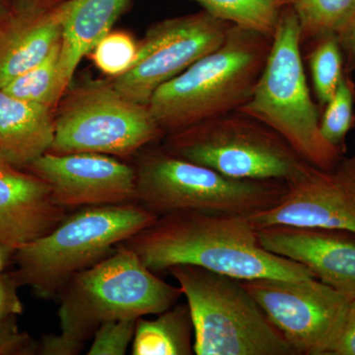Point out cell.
<instances>
[{
  "label": "cell",
  "instance_id": "cell-1",
  "mask_svg": "<svg viewBox=\"0 0 355 355\" xmlns=\"http://www.w3.org/2000/svg\"><path fill=\"white\" fill-rule=\"evenodd\" d=\"M121 244L153 272L191 265L240 280L316 277L305 266L261 246L248 216L176 212L158 217Z\"/></svg>",
  "mask_w": 355,
  "mask_h": 355
},
{
  "label": "cell",
  "instance_id": "cell-2",
  "mask_svg": "<svg viewBox=\"0 0 355 355\" xmlns=\"http://www.w3.org/2000/svg\"><path fill=\"white\" fill-rule=\"evenodd\" d=\"M272 42L261 33L233 25L218 49L154 92L148 108L159 127L170 135L244 106Z\"/></svg>",
  "mask_w": 355,
  "mask_h": 355
},
{
  "label": "cell",
  "instance_id": "cell-3",
  "mask_svg": "<svg viewBox=\"0 0 355 355\" xmlns=\"http://www.w3.org/2000/svg\"><path fill=\"white\" fill-rule=\"evenodd\" d=\"M157 218L137 202L81 207L51 232L16 250V270L9 277L37 297H58L70 277L107 258Z\"/></svg>",
  "mask_w": 355,
  "mask_h": 355
},
{
  "label": "cell",
  "instance_id": "cell-4",
  "mask_svg": "<svg viewBox=\"0 0 355 355\" xmlns=\"http://www.w3.org/2000/svg\"><path fill=\"white\" fill-rule=\"evenodd\" d=\"M182 296L181 287L159 279L121 243L107 258L70 277L58 294L60 335L81 352L103 323L161 314Z\"/></svg>",
  "mask_w": 355,
  "mask_h": 355
},
{
  "label": "cell",
  "instance_id": "cell-5",
  "mask_svg": "<svg viewBox=\"0 0 355 355\" xmlns=\"http://www.w3.org/2000/svg\"><path fill=\"white\" fill-rule=\"evenodd\" d=\"M301 50L297 18L289 3L280 15L253 94L239 111L272 128L309 164L331 170L345 153L322 135Z\"/></svg>",
  "mask_w": 355,
  "mask_h": 355
},
{
  "label": "cell",
  "instance_id": "cell-6",
  "mask_svg": "<svg viewBox=\"0 0 355 355\" xmlns=\"http://www.w3.org/2000/svg\"><path fill=\"white\" fill-rule=\"evenodd\" d=\"M168 272L190 308L193 354L297 355L241 280L197 266H174Z\"/></svg>",
  "mask_w": 355,
  "mask_h": 355
},
{
  "label": "cell",
  "instance_id": "cell-7",
  "mask_svg": "<svg viewBox=\"0 0 355 355\" xmlns=\"http://www.w3.org/2000/svg\"><path fill=\"white\" fill-rule=\"evenodd\" d=\"M137 202L156 216L200 211L253 216L275 207L287 184L277 180H235L175 155L164 147L140 157Z\"/></svg>",
  "mask_w": 355,
  "mask_h": 355
},
{
  "label": "cell",
  "instance_id": "cell-8",
  "mask_svg": "<svg viewBox=\"0 0 355 355\" xmlns=\"http://www.w3.org/2000/svg\"><path fill=\"white\" fill-rule=\"evenodd\" d=\"M164 148L235 180L287 184L309 164L282 135L239 110L167 135Z\"/></svg>",
  "mask_w": 355,
  "mask_h": 355
},
{
  "label": "cell",
  "instance_id": "cell-9",
  "mask_svg": "<svg viewBox=\"0 0 355 355\" xmlns=\"http://www.w3.org/2000/svg\"><path fill=\"white\" fill-rule=\"evenodd\" d=\"M147 105L123 97L113 86L79 91L55 118L49 153L128 156L164 137Z\"/></svg>",
  "mask_w": 355,
  "mask_h": 355
},
{
  "label": "cell",
  "instance_id": "cell-10",
  "mask_svg": "<svg viewBox=\"0 0 355 355\" xmlns=\"http://www.w3.org/2000/svg\"><path fill=\"white\" fill-rule=\"evenodd\" d=\"M297 355H327L352 296L321 280H241Z\"/></svg>",
  "mask_w": 355,
  "mask_h": 355
},
{
  "label": "cell",
  "instance_id": "cell-11",
  "mask_svg": "<svg viewBox=\"0 0 355 355\" xmlns=\"http://www.w3.org/2000/svg\"><path fill=\"white\" fill-rule=\"evenodd\" d=\"M232 26L205 10L161 21L139 44L132 69L112 86L123 97L148 106L160 86L218 49Z\"/></svg>",
  "mask_w": 355,
  "mask_h": 355
},
{
  "label": "cell",
  "instance_id": "cell-12",
  "mask_svg": "<svg viewBox=\"0 0 355 355\" xmlns=\"http://www.w3.org/2000/svg\"><path fill=\"white\" fill-rule=\"evenodd\" d=\"M286 184L277 205L249 217L254 227L284 225L355 233V151L331 170L308 164Z\"/></svg>",
  "mask_w": 355,
  "mask_h": 355
},
{
  "label": "cell",
  "instance_id": "cell-13",
  "mask_svg": "<svg viewBox=\"0 0 355 355\" xmlns=\"http://www.w3.org/2000/svg\"><path fill=\"white\" fill-rule=\"evenodd\" d=\"M25 169L44 180L65 209L137 202L135 167L111 155L46 153Z\"/></svg>",
  "mask_w": 355,
  "mask_h": 355
},
{
  "label": "cell",
  "instance_id": "cell-14",
  "mask_svg": "<svg viewBox=\"0 0 355 355\" xmlns=\"http://www.w3.org/2000/svg\"><path fill=\"white\" fill-rule=\"evenodd\" d=\"M257 233L270 253L305 266L324 284L355 298V233L284 225Z\"/></svg>",
  "mask_w": 355,
  "mask_h": 355
},
{
  "label": "cell",
  "instance_id": "cell-15",
  "mask_svg": "<svg viewBox=\"0 0 355 355\" xmlns=\"http://www.w3.org/2000/svg\"><path fill=\"white\" fill-rule=\"evenodd\" d=\"M67 216L44 180L0 162V245L16 251L51 232Z\"/></svg>",
  "mask_w": 355,
  "mask_h": 355
},
{
  "label": "cell",
  "instance_id": "cell-16",
  "mask_svg": "<svg viewBox=\"0 0 355 355\" xmlns=\"http://www.w3.org/2000/svg\"><path fill=\"white\" fill-rule=\"evenodd\" d=\"M67 1L51 8L26 7L0 22V88L38 65L62 41Z\"/></svg>",
  "mask_w": 355,
  "mask_h": 355
},
{
  "label": "cell",
  "instance_id": "cell-17",
  "mask_svg": "<svg viewBox=\"0 0 355 355\" xmlns=\"http://www.w3.org/2000/svg\"><path fill=\"white\" fill-rule=\"evenodd\" d=\"M51 108L25 101L0 89V162L27 167L50 151L55 139Z\"/></svg>",
  "mask_w": 355,
  "mask_h": 355
},
{
  "label": "cell",
  "instance_id": "cell-18",
  "mask_svg": "<svg viewBox=\"0 0 355 355\" xmlns=\"http://www.w3.org/2000/svg\"><path fill=\"white\" fill-rule=\"evenodd\" d=\"M127 2L128 0H67L60 48L62 94L83 58L111 32Z\"/></svg>",
  "mask_w": 355,
  "mask_h": 355
},
{
  "label": "cell",
  "instance_id": "cell-19",
  "mask_svg": "<svg viewBox=\"0 0 355 355\" xmlns=\"http://www.w3.org/2000/svg\"><path fill=\"white\" fill-rule=\"evenodd\" d=\"M193 320L188 304H177L157 319L139 318L132 340L133 355H191Z\"/></svg>",
  "mask_w": 355,
  "mask_h": 355
},
{
  "label": "cell",
  "instance_id": "cell-20",
  "mask_svg": "<svg viewBox=\"0 0 355 355\" xmlns=\"http://www.w3.org/2000/svg\"><path fill=\"white\" fill-rule=\"evenodd\" d=\"M210 15L272 38L291 0H193Z\"/></svg>",
  "mask_w": 355,
  "mask_h": 355
},
{
  "label": "cell",
  "instance_id": "cell-21",
  "mask_svg": "<svg viewBox=\"0 0 355 355\" xmlns=\"http://www.w3.org/2000/svg\"><path fill=\"white\" fill-rule=\"evenodd\" d=\"M301 46L327 35L338 36L355 19V0H291Z\"/></svg>",
  "mask_w": 355,
  "mask_h": 355
},
{
  "label": "cell",
  "instance_id": "cell-22",
  "mask_svg": "<svg viewBox=\"0 0 355 355\" xmlns=\"http://www.w3.org/2000/svg\"><path fill=\"white\" fill-rule=\"evenodd\" d=\"M60 42L43 62L0 88L13 97L53 108L62 96Z\"/></svg>",
  "mask_w": 355,
  "mask_h": 355
},
{
  "label": "cell",
  "instance_id": "cell-23",
  "mask_svg": "<svg viewBox=\"0 0 355 355\" xmlns=\"http://www.w3.org/2000/svg\"><path fill=\"white\" fill-rule=\"evenodd\" d=\"M304 46L315 95L323 109L345 74L342 49L336 35H327Z\"/></svg>",
  "mask_w": 355,
  "mask_h": 355
},
{
  "label": "cell",
  "instance_id": "cell-24",
  "mask_svg": "<svg viewBox=\"0 0 355 355\" xmlns=\"http://www.w3.org/2000/svg\"><path fill=\"white\" fill-rule=\"evenodd\" d=\"M354 103L355 84L350 74H345L320 119L324 139L343 153H347V135L355 125Z\"/></svg>",
  "mask_w": 355,
  "mask_h": 355
},
{
  "label": "cell",
  "instance_id": "cell-25",
  "mask_svg": "<svg viewBox=\"0 0 355 355\" xmlns=\"http://www.w3.org/2000/svg\"><path fill=\"white\" fill-rule=\"evenodd\" d=\"M91 53L96 67L103 73L116 78L135 64L139 44L127 33L110 32L100 40Z\"/></svg>",
  "mask_w": 355,
  "mask_h": 355
},
{
  "label": "cell",
  "instance_id": "cell-26",
  "mask_svg": "<svg viewBox=\"0 0 355 355\" xmlns=\"http://www.w3.org/2000/svg\"><path fill=\"white\" fill-rule=\"evenodd\" d=\"M139 320V319H137ZM137 319L114 320L103 323L94 334L88 355H123L135 336Z\"/></svg>",
  "mask_w": 355,
  "mask_h": 355
},
{
  "label": "cell",
  "instance_id": "cell-27",
  "mask_svg": "<svg viewBox=\"0 0 355 355\" xmlns=\"http://www.w3.org/2000/svg\"><path fill=\"white\" fill-rule=\"evenodd\" d=\"M15 320L0 328V355L38 354V343L28 334L18 331Z\"/></svg>",
  "mask_w": 355,
  "mask_h": 355
},
{
  "label": "cell",
  "instance_id": "cell-28",
  "mask_svg": "<svg viewBox=\"0 0 355 355\" xmlns=\"http://www.w3.org/2000/svg\"><path fill=\"white\" fill-rule=\"evenodd\" d=\"M327 355H355V298L350 301L340 331Z\"/></svg>",
  "mask_w": 355,
  "mask_h": 355
},
{
  "label": "cell",
  "instance_id": "cell-29",
  "mask_svg": "<svg viewBox=\"0 0 355 355\" xmlns=\"http://www.w3.org/2000/svg\"><path fill=\"white\" fill-rule=\"evenodd\" d=\"M17 287L8 275H0V324L16 319L24 310Z\"/></svg>",
  "mask_w": 355,
  "mask_h": 355
},
{
  "label": "cell",
  "instance_id": "cell-30",
  "mask_svg": "<svg viewBox=\"0 0 355 355\" xmlns=\"http://www.w3.org/2000/svg\"><path fill=\"white\" fill-rule=\"evenodd\" d=\"M336 37L342 49L345 73L352 74L355 70V19Z\"/></svg>",
  "mask_w": 355,
  "mask_h": 355
},
{
  "label": "cell",
  "instance_id": "cell-31",
  "mask_svg": "<svg viewBox=\"0 0 355 355\" xmlns=\"http://www.w3.org/2000/svg\"><path fill=\"white\" fill-rule=\"evenodd\" d=\"M14 252L15 251H13L10 248L0 245V275H2V270L6 268L8 261L12 259Z\"/></svg>",
  "mask_w": 355,
  "mask_h": 355
},
{
  "label": "cell",
  "instance_id": "cell-32",
  "mask_svg": "<svg viewBox=\"0 0 355 355\" xmlns=\"http://www.w3.org/2000/svg\"><path fill=\"white\" fill-rule=\"evenodd\" d=\"M10 6H9L8 0H0V22L6 19L7 16L11 12Z\"/></svg>",
  "mask_w": 355,
  "mask_h": 355
},
{
  "label": "cell",
  "instance_id": "cell-33",
  "mask_svg": "<svg viewBox=\"0 0 355 355\" xmlns=\"http://www.w3.org/2000/svg\"><path fill=\"white\" fill-rule=\"evenodd\" d=\"M12 320H14V319H12ZM12 320H9V321L6 322V323L0 324V328H1V327H3L4 324L8 323V322L12 321Z\"/></svg>",
  "mask_w": 355,
  "mask_h": 355
}]
</instances>
